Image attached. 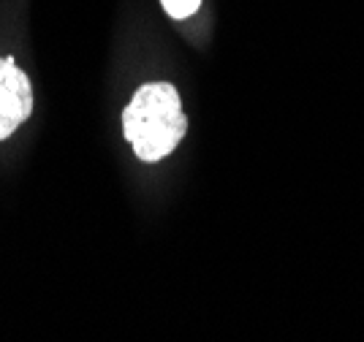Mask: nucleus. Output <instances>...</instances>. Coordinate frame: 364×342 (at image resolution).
Instances as JSON below:
<instances>
[{"instance_id": "nucleus-1", "label": "nucleus", "mask_w": 364, "mask_h": 342, "mask_svg": "<svg viewBox=\"0 0 364 342\" xmlns=\"http://www.w3.org/2000/svg\"><path fill=\"white\" fill-rule=\"evenodd\" d=\"M188 119L177 90L166 82H152L136 90L122 112V134L141 161L155 164L166 158L185 136Z\"/></svg>"}, {"instance_id": "nucleus-2", "label": "nucleus", "mask_w": 364, "mask_h": 342, "mask_svg": "<svg viewBox=\"0 0 364 342\" xmlns=\"http://www.w3.org/2000/svg\"><path fill=\"white\" fill-rule=\"evenodd\" d=\"M31 79L22 68H16L14 58H0V141L14 134L31 117Z\"/></svg>"}, {"instance_id": "nucleus-3", "label": "nucleus", "mask_w": 364, "mask_h": 342, "mask_svg": "<svg viewBox=\"0 0 364 342\" xmlns=\"http://www.w3.org/2000/svg\"><path fill=\"white\" fill-rule=\"evenodd\" d=\"M161 3H164L166 14L174 19H188L191 14H196L201 6V0H161Z\"/></svg>"}]
</instances>
